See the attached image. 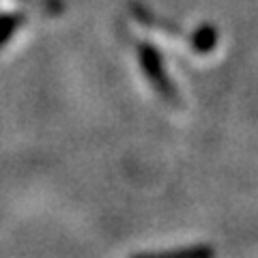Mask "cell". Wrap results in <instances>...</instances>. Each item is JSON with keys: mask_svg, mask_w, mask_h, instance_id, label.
I'll return each instance as SVG.
<instances>
[{"mask_svg": "<svg viewBox=\"0 0 258 258\" xmlns=\"http://www.w3.org/2000/svg\"><path fill=\"white\" fill-rule=\"evenodd\" d=\"M189 43L194 47V52H198V54L213 52L215 45H217V28L213 26V24H203V26H198L191 32Z\"/></svg>", "mask_w": 258, "mask_h": 258, "instance_id": "2", "label": "cell"}, {"mask_svg": "<svg viewBox=\"0 0 258 258\" xmlns=\"http://www.w3.org/2000/svg\"><path fill=\"white\" fill-rule=\"evenodd\" d=\"M22 22H24V15L22 13L0 15V47H3L13 37V32L22 26Z\"/></svg>", "mask_w": 258, "mask_h": 258, "instance_id": "3", "label": "cell"}, {"mask_svg": "<svg viewBox=\"0 0 258 258\" xmlns=\"http://www.w3.org/2000/svg\"><path fill=\"white\" fill-rule=\"evenodd\" d=\"M159 256H170V258H207L213 256V249L207 245H196V247H183V249H168V252L159 254Z\"/></svg>", "mask_w": 258, "mask_h": 258, "instance_id": "4", "label": "cell"}, {"mask_svg": "<svg viewBox=\"0 0 258 258\" xmlns=\"http://www.w3.org/2000/svg\"><path fill=\"white\" fill-rule=\"evenodd\" d=\"M138 58H140L144 76L149 78V82L153 84V88H155L164 99L176 101V88L170 82V78L166 76L164 60H161L157 47H153L151 43H140L138 45Z\"/></svg>", "mask_w": 258, "mask_h": 258, "instance_id": "1", "label": "cell"}]
</instances>
